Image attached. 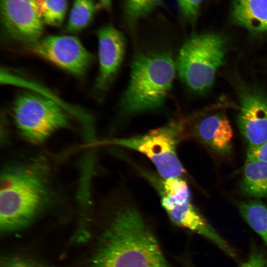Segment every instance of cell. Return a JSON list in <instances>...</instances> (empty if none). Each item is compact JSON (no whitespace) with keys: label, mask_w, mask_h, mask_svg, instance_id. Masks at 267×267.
I'll return each mask as SVG.
<instances>
[{"label":"cell","mask_w":267,"mask_h":267,"mask_svg":"<svg viewBox=\"0 0 267 267\" xmlns=\"http://www.w3.org/2000/svg\"><path fill=\"white\" fill-rule=\"evenodd\" d=\"M46 160L37 156L4 165L0 178V227L22 228L53 204L55 191Z\"/></svg>","instance_id":"1"},{"label":"cell","mask_w":267,"mask_h":267,"mask_svg":"<svg viewBox=\"0 0 267 267\" xmlns=\"http://www.w3.org/2000/svg\"><path fill=\"white\" fill-rule=\"evenodd\" d=\"M92 267H170L153 232L133 205L114 212Z\"/></svg>","instance_id":"2"},{"label":"cell","mask_w":267,"mask_h":267,"mask_svg":"<svg viewBox=\"0 0 267 267\" xmlns=\"http://www.w3.org/2000/svg\"><path fill=\"white\" fill-rule=\"evenodd\" d=\"M176 69L168 51L141 53L135 56L129 84L121 101L123 111L133 114L161 106L171 89Z\"/></svg>","instance_id":"3"},{"label":"cell","mask_w":267,"mask_h":267,"mask_svg":"<svg viewBox=\"0 0 267 267\" xmlns=\"http://www.w3.org/2000/svg\"><path fill=\"white\" fill-rule=\"evenodd\" d=\"M142 176L158 192L162 207L174 224L203 236L227 255L232 258L236 257L234 250L193 204L186 180L181 177L164 178L146 171Z\"/></svg>","instance_id":"4"},{"label":"cell","mask_w":267,"mask_h":267,"mask_svg":"<svg viewBox=\"0 0 267 267\" xmlns=\"http://www.w3.org/2000/svg\"><path fill=\"white\" fill-rule=\"evenodd\" d=\"M225 54V43L221 36L213 33L194 35L180 49L176 69L190 90L203 93L212 86Z\"/></svg>","instance_id":"5"},{"label":"cell","mask_w":267,"mask_h":267,"mask_svg":"<svg viewBox=\"0 0 267 267\" xmlns=\"http://www.w3.org/2000/svg\"><path fill=\"white\" fill-rule=\"evenodd\" d=\"M186 121H174L137 136L115 138L106 141L134 150L147 157L164 178L181 177L185 173L177 154L180 142L187 138Z\"/></svg>","instance_id":"6"},{"label":"cell","mask_w":267,"mask_h":267,"mask_svg":"<svg viewBox=\"0 0 267 267\" xmlns=\"http://www.w3.org/2000/svg\"><path fill=\"white\" fill-rule=\"evenodd\" d=\"M46 96L23 92L16 97L12 116L20 135L34 144L46 140L54 133L69 125L66 113Z\"/></svg>","instance_id":"7"},{"label":"cell","mask_w":267,"mask_h":267,"mask_svg":"<svg viewBox=\"0 0 267 267\" xmlns=\"http://www.w3.org/2000/svg\"><path fill=\"white\" fill-rule=\"evenodd\" d=\"M32 53L77 77H82L94 57L78 37L49 35L27 47Z\"/></svg>","instance_id":"8"},{"label":"cell","mask_w":267,"mask_h":267,"mask_svg":"<svg viewBox=\"0 0 267 267\" xmlns=\"http://www.w3.org/2000/svg\"><path fill=\"white\" fill-rule=\"evenodd\" d=\"M6 34L28 47L42 38L44 24L35 0H0Z\"/></svg>","instance_id":"9"},{"label":"cell","mask_w":267,"mask_h":267,"mask_svg":"<svg viewBox=\"0 0 267 267\" xmlns=\"http://www.w3.org/2000/svg\"><path fill=\"white\" fill-rule=\"evenodd\" d=\"M99 68L95 83L100 92L109 87L121 65L126 47L123 34L113 26L107 25L96 31Z\"/></svg>","instance_id":"10"},{"label":"cell","mask_w":267,"mask_h":267,"mask_svg":"<svg viewBox=\"0 0 267 267\" xmlns=\"http://www.w3.org/2000/svg\"><path fill=\"white\" fill-rule=\"evenodd\" d=\"M239 130L249 145L267 141V98L257 90L244 89L240 93Z\"/></svg>","instance_id":"11"},{"label":"cell","mask_w":267,"mask_h":267,"mask_svg":"<svg viewBox=\"0 0 267 267\" xmlns=\"http://www.w3.org/2000/svg\"><path fill=\"white\" fill-rule=\"evenodd\" d=\"M186 133L187 137H192L217 154L225 156L231 152L233 133L229 120L222 113L202 115L190 127L186 126Z\"/></svg>","instance_id":"12"},{"label":"cell","mask_w":267,"mask_h":267,"mask_svg":"<svg viewBox=\"0 0 267 267\" xmlns=\"http://www.w3.org/2000/svg\"><path fill=\"white\" fill-rule=\"evenodd\" d=\"M231 15L235 22L250 31L267 32V0H233Z\"/></svg>","instance_id":"13"},{"label":"cell","mask_w":267,"mask_h":267,"mask_svg":"<svg viewBox=\"0 0 267 267\" xmlns=\"http://www.w3.org/2000/svg\"><path fill=\"white\" fill-rule=\"evenodd\" d=\"M242 192L254 198H267V163L247 160L241 182Z\"/></svg>","instance_id":"14"},{"label":"cell","mask_w":267,"mask_h":267,"mask_svg":"<svg viewBox=\"0 0 267 267\" xmlns=\"http://www.w3.org/2000/svg\"><path fill=\"white\" fill-rule=\"evenodd\" d=\"M238 206L242 217L267 247V205L258 200H250L242 202Z\"/></svg>","instance_id":"15"},{"label":"cell","mask_w":267,"mask_h":267,"mask_svg":"<svg viewBox=\"0 0 267 267\" xmlns=\"http://www.w3.org/2000/svg\"><path fill=\"white\" fill-rule=\"evenodd\" d=\"M96 9L94 0H73L65 31L75 33L86 28L92 22Z\"/></svg>","instance_id":"16"},{"label":"cell","mask_w":267,"mask_h":267,"mask_svg":"<svg viewBox=\"0 0 267 267\" xmlns=\"http://www.w3.org/2000/svg\"><path fill=\"white\" fill-rule=\"evenodd\" d=\"M161 2V0H125V15L129 23L134 24L146 16Z\"/></svg>","instance_id":"17"},{"label":"cell","mask_w":267,"mask_h":267,"mask_svg":"<svg viewBox=\"0 0 267 267\" xmlns=\"http://www.w3.org/2000/svg\"><path fill=\"white\" fill-rule=\"evenodd\" d=\"M67 7V0H46L45 10L43 15L44 23L60 26L65 19Z\"/></svg>","instance_id":"18"},{"label":"cell","mask_w":267,"mask_h":267,"mask_svg":"<svg viewBox=\"0 0 267 267\" xmlns=\"http://www.w3.org/2000/svg\"><path fill=\"white\" fill-rule=\"evenodd\" d=\"M182 17L187 21L193 22L197 17L203 0H177Z\"/></svg>","instance_id":"19"},{"label":"cell","mask_w":267,"mask_h":267,"mask_svg":"<svg viewBox=\"0 0 267 267\" xmlns=\"http://www.w3.org/2000/svg\"><path fill=\"white\" fill-rule=\"evenodd\" d=\"M247 160L267 163V141L257 145H249L247 149Z\"/></svg>","instance_id":"20"},{"label":"cell","mask_w":267,"mask_h":267,"mask_svg":"<svg viewBox=\"0 0 267 267\" xmlns=\"http://www.w3.org/2000/svg\"><path fill=\"white\" fill-rule=\"evenodd\" d=\"M267 261L261 251L253 252L240 267H266Z\"/></svg>","instance_id":"21"},{"label":"cell","mask_w":267,"mask_h":267,"mask_svg":"<svg viewBox=\"0 0 267 267\" xmlns=\"http://www.w3.org/2000/svg\"><path fill=\"white\" fill-rule=\"evenodd\" d=\"M2 267H40L29 261L22 259H12L5 263Z\"/></svg>","instance_id":"22"},{"label":"cell","mask_w":267,"mask_h":267,"mask_svg":"<svg viewBox=\"0 0 267 267\" xmlns=\"http://www.w3.org/2000/svg\"><path fill=\"white\" fill-rule=\"evenodd\" d=\"M112 0H99L97 4V9H103L109 10L111 6Z\"/></svg>","instance_id":"23"},{"label":"cell","mask_w":267,"mask_h":267,"mask_svg":"<svg viewBox=\"0 0 267 267\" xmlns=\"http://www.w3.org/2000/svg\"><path fill=\"white\" fill-rule=\"evenodd\" d=\"M184 264L185 267H194L193 265L190 262L189 260H186V259H184L183 262Z\"/></svg>","instance_id":"24"}]
</instances>
